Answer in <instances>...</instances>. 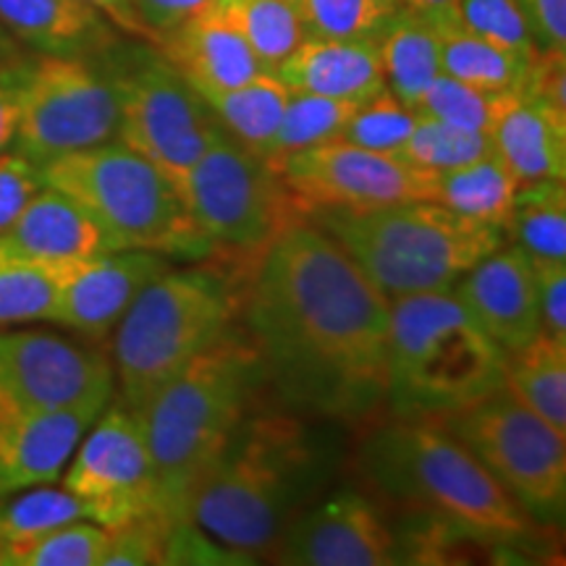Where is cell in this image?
I'll list each match as a JSON object with an SVG mask.
<instances>
[{"label": "cell", "instance_id": "1", "mask_svg": "<svg viewBox=\"0 0 566 566\" xmlns=\"http://www.w3.org/2000/svg\"><path fill=\"white\" fill-rule=\"evenodd\" d=\"M242 315L265 380L300 412L354 422L386 405L391 302L304 212L252 265Z\"/></svg>", "mask_w": 566, "mask_h": 566}, {"label": "cell", "instance_id": "2", "mask_svg": "<svg viewBox=\"0 0 566 566\" xmlns=\"http://www.w3.org/2000/svg\"><path fill=\"white\" fill-rule=\"evenodd\" d=\"M315 478V449L292 415L244 417L197 478L187 522L231 556L268 558Z\"/></svg>", "mask_w": 566, "mask_h": 566}, {"label": "cell", "instance_id": "3", "mask_svg": "<svg viewBox=\"0 0 566 566\" xmlns=\"http://www.w3.org/2000/svg\"><path fill=\"white\" fill-rule=\"evenodd\" d=\"M263 380L258 349L247 331L233 328L174 375L137 415L150 451L158 512L171 525L187 522L197 478L242 424Z\"/></svg>", "mask_w": 566, "mask_h": 566}, {"label": "cell", "instance_id": "4", "mask_svg": "<svg viewBox=\"0 0 566 566\" xmlns=\"http://www.w3.org/2000/svg\"><path fill=\"white\" fill-rule=\"evenodd\" d=\"M359 467L388 501L480 541H520L535 530L533 516L436 420L399 417L375 428Z\"/></svg>", "mask_w": 566, "mask_h": 566}, {"label": "cell", "instance_id": "5", "mask_svg": "<svg viewBox=\"0 0 566 566\" xmlns=\"http://www.w3.org/2000/svg\"><path fill=\"white\" fill-rule=\"evenodd\" d=\"M506 354L451 289L391 300L388 394L396 417L438 420L504 386Z\"/></svg>", "mask_w": 566, "mask_h": 566}, {"label": "cell", "instance_id": "6", "mask_svg": "<svg viewBox=\"0 0 566 566\" xmlns=\"http://www.w3.org/2000/svg\"><path fill=\"white\" fill-rule=\"evenodd\" d=\"M244 281L221 265L171 268L142 292L113 331L111 365L122 401L139 415L174 375L233 331Z\"/></svg>", "mask_w": 566, "mask_h": 566}, {"label": "cell", "instance_id": "7", "mask_svg": "<svg viewBox=\"0 0 566 566\" xmlns=\"http://www.w3.org/2000/svg\"><path fill=\"white\" fill-rule=\"evenodd\" d=\"M336 239L388 302L451 289L506 242L504 231L438 202H401L375 210H304Z\"/></svg>", "mask_w": 566, "mask_h": 566}, {"label": "cell", "instance_id": "8", "mask_svg": "<svg viewBox=\"0 0 566 566\" xmlns=\"http://www.w3.org/2000/svg\"><path fill=\"white\" fill-rule=\"evenodd\" d=\"M40 176L45 187L87 212L108 252L147 250L187 263L212 258L176 181L124 142L111 139L42 163Z\"/></svg>", "mask_w": 566, "mask_h": 566}, {"label": "cell", "instance_id": "9", "mask_svg": "<svg viewBox=\"0 0 566 566\" xmlns=\"http://www.w3.org/2000/svg\"><path fill=\"white\" fill-rule=\"evenodd\" d=\"M176 187L210 252L247 263L250 271L273 239L302 216L281 174L226 129Z\"/></svg>", "mask_w": 566, "mask_h": 566}, {"label": "cell", "instance_id": "10", "mask_svg": "<svg viewBox=\"0 0 566 566\" xmlns=\"http://www.w3.org/2000/svg\"><path fill=\"white\" fill-rule=\"evenodd\" d=\"M436 422L449 430L535 522L562 520L566 436L522 407L504 386Z\"/></svg>", "mask_w": 566, "mask_h": 566}, {"label": "cell", "instance_id": "11", "mask_svg": "<svg viewBox=\"0 0 566 566\" xmlns=\"http://www.w3.org/2000/svg\"><path fill=\"white\" fill-rule=\"evenodd\" d=\"M118 95L116 139L179 181L223 132L205 97L155 48L105 63Z\"/></svg>", "mask_w": 566, "mask_h": 566}, {"label": "cell", "instance_id": "12", "mask_svg": "<svg viewBox=\"0 0 566 566\" xmlns=\"http://www.w3.org/2000/svg\"><path fill=\"white\" fill-rule=\"evenodd\" d=\"M118 118V95L105 66L87 55H38L21 92L11 150L42 166L116 139Z\"/></svg>", "mask_w": 566, "mask_h": 566}, {"label": "cell", "instance_id": "13", "mask_svg": "<svg viewBox=\"0 0 566 566\" xmlns=\"http://www.w3.org/2000/svg\"><path fill=\"white\" fill-rule=\"evenodd\" d=\"M275 171L300 210H375L401 202H433L436 174L399 155L375 153L344 139L289 155Z\"/></svg>", "mask_w": 566, "mask_h": 566}, {"label": "cell", "instance_id": "14", "mask_svg": "<svg viewBox=\"0 0 566 566\" xmlns=\"http://www.w3.org/2000/svg\"><path fill=\"white\" fill-rule=\"evenodd\" d=\"M111 357L48 331H0V417L113 399Z\"/></svg>", "mask_w": 566, "mask_h": 566}, {"label": "cell", "instance_id": "15", "mask_svg": "<svg viewBox=\"0 0 566 566\" xmlns=\"http://www.w3.org/2000/svg\"><path fill=\"white\" fill-rule=\"evenodd\" d=\"M63 472V488L80 495L97 525L113 530L134 516L160 514L145 430L124 401L103 409Z\"/></svg>", "mask_w": 566, "mask_h": 566}, {"label": "cell", "instance_id": "16", "mask_svg": "<svg viewBox=\"0 0 566 566\" xmlns=\"http://www.w3.org/2000/svg\"><path fill=\"white\" fill-rule=\"evenodd\" d=\"M399 535L370 499L344 493L300 512L283 530L271 558L294 566L399 564Z\"/></svg>", "mask_w": 566, "mask_h": 566}, {"label": "cell", "instance_id": "17", "mask_svg": "<svg viewBox=\"0 0 566 566\" xmlns=\"http://www.w3.org/2000/svg\"><path fill=\"white\" fill-rule=\"evenodd\" d=\"M171 268V258L147 250L103 252L76 263L61 283L51 323L90 344L108 342L134 300Z\"/></svg>", "mask_w": 566, "mask_h": 566}, {"label": "cell", "instance_id": "18", "mask_svg": "<svg viewBox=\"0 0 566 566\" xmlns=\"http://www.w3.org/2000/svg\"><path fill=\"white\" fill-rule=\"evenodd\" d=\"M451 292L506 357L541 334L533 260L520 247L501 244L472 265Z\"/></svg>", "mask_w": 566, "mask_h": 566}, {"label": "cell", "instance_id": "19", "mask_svg": "<svg viewBox=\"0 0 566 566\" xmlns=\"http://www.w3.org/2000/svg\"><path fill=\"white\" fill-rule=\"evenodd\" d=\"M111 401L0 417V495L55 483Z\"/></svg>", "mask_w": 566, "mask_h": 566}, {"label": "cell", "instance_id": "20", "mask_svg": "<svg viewBox=\"0 0 566 566\" xmlns=\"http://www.w3.org/2000/svg\"><path fill=\"white\" fill-rule=\"evenodd\" d=\"M103 252L108 250L87 212L45 184L0 233V260L69 268Z\"/></svg>", "mask_w": 566, "mask_h": 566}, {"label": "cell", "instance_id": "21", "mask_svg": "<svg viewBox=\"0 0 566 566\" xmlns=\"http://www.w3.org/2000/svg\"><path fill=\"white\" fill-rule=\"evenodd\" d=\"M153 48L197 92L231 90L263 74V66L254 59L247 40L218 9V0L163 34Z\"/></svg>", "mask_w": 566, "mask_h": 566}, {"label": "cell", "instance_id": "22", "mask_svg": "<svg viewBox=\"0 0 566 566\" xmlns=\"http://www.w3.org/2000/svg\"><path fill=\"white\" fill-rule=\"evenodd\" d=\"M289 90L346 103H365L386 87L378 42L307 38L273 71Z\"/></svg>", "mask_w": 566, "mask_h": 566}, {"label": "cell", "instance_id": "23", "mask_svg": "<svg viewBox=\"0 0 566 566\" xmlns=\"http://www.w3.org/2000/svg\"><path fill=\"white\" fill-rule=\"evenodd\" d=\"M0 24L40 55H103L113 24L84 0H0Z\"/></svg>", "mask_w": 566, "mask_h": 566}, {"label": "cell", "instance_id": "24", "mask_svg": "<svg viewBox=\"0 0 566 566\" xmlns=\"http://www.w3.org/2000/svg\"><path fill=\"white\" fill-rule=\"evenodd\" d=\"M493 150L516 184L566 176V116L520 95L493 129Z\"/></svg>", "mask_w": 566, "mask_h": 566}, {"label": "cell", "instance_id": "25", "mask_svg": "<svg viewBox=\"0 0 566 566\" xmlns=\"http://www.w3.org/2000/svg\"><path fill=\"white\" fill-rule=\"evenodd\" d=\"M375 42L386 87L409 108H417L424 90L443 74L438 27L420 13L399 9Z\"/></svg>", "mask_w": 566, "mask_h": 566}, {"label": "cell", "instance_id": "26", "mask_svg": "<svg viewBox=\"0 0 566 566\" xmlns=\"http://www.w3.org/2000/svg\"><path fill=\"white\" fill-rule=\"evenodd\" d=\"M504 388L566 436V344L537 334L525 349L509 354L504 365Z\"/></svg>", "mask_w": 566, "mask_h": 566}, {"label": "cell", "instance_id": "27", "mask_svg": "<svg viewBox=\"0 0 566 566\" xmlns=\"http://www.w3.org/2000/svg\"><path fill=\"white\" fill-rule=\"evenodd\" d=\"M200 95L233 139H239L252 153H258L260 158H265L292 90L275 74L263 71V74L239 84V87L210 90L200 92Z\"/></svg>", "mask_w": 566, "mask_h": 566}, {"label": "cell", "instance_id": "28", "mask_svg": "<svg viewBox=\"0 0 566 566\" xmlns=\"http://www.w3.org/2000/svg\"><path fill=\"white\" fill-rule=\"evenodd\" d=\"M520 184L499 155L488 153L475 163L436 174V200L470 221L504 231Z\"/></svg>", "mask_w": 566, "mask_h": 566}, {"label": "cell", "instance_id": "29", "mask_svg": "<svg viewBox=\"0 0 566 566\" xmlns=\"http://www.w3.org/2000/svg\"><path fill=\"white\" fill-rule=\"evenodd\" d=\"M441 34V71L454 80L488 92H522L525 90L533 59L520 55L491 40L449 24L438 27Z\"/></svg>", "mask_w": 566, "mask_h": 566}, {"label": "cell", "instance_id": "30", "mask_svg": "<svg viewBox=\"0 0 566 566\" xmlns=\"http://www.w3.org/2000/svg\"><path fill=\"white\" fill-rule=\"evenodd\" d=\"M504 239H512L530 260H566L564 179L522 184L504 223Z\"/></svg>", "mask_w": 566, "mask_h": 566}, {"label": "cell", "instance_id": "31", "mask_svg": "<svg viewBox=\"0 0 566 566\" xmlns=\"http://www.w3.org/2000/svg\"><path fill=\"white\" fill-rule=\"evenodd\" d=\"M218 9L237 27L268 74L307 40L292 0H218Z\"/></svg>", "mask_w": 566, "mask_h": 566}, {"label": "cell", "instance_id": "32", "mask_svg": "<svg viewBox=\"0 0 566 566\" xmlns=\"http://www.w3.org/2000/svg\"><path fill=\"white\" fill-rule=\"evenodd\" d=\"M76 520H90V506L66 488L34 485L0 495V551L32 541Z\"/></svg>", "mask_w": 566, "mask_h": 566}, {"label": "cell", "instance_id": "33", "mask_svg": "<svg viewBox=\"0 0 566 566\" xmlns=\"http://www.w3.org/2000/svg\"><path fill=\"white\" fill-rule=\"evenodd\" d=\"M354 108H357V103L334 101V97L292 90L286 108H283L279 129H275L271 147L265 153V160L273 168H279L289 155L323 145L328 139H336L338 132L344 129V124L349 122Z\"/></svg>", "mask_w": 566, "mask_h": 566}, {"label": "cell", "instance_id": "34", "mask_svg": "<svg viewBox=\"0 0 566 566\" xmlns=\"http://www.w3.org/2000/svg\"><path fill=\"white\" fill-rule=\"evenodd\" d=\"M520 95L522 92H488L459 82L449 74H441L424 90L415 111L420 116H430L443 124L457 126V129L493 137V129L499 126L501 116Z\"/></svg>", "mask_w": 566, "mask_h": 566}, {"label": "cell", "instance_id": "35", "mask_svg": "<svg viewBox=\"0 0 566 566\" xmlns=\"http://www.w3.org/2000/svg\"><path fill=\"white\" fill-rule=\"evenodd\" d=\"M69 268H48L0 260V331L30 323H51Z\"/></svg>", "mask_w": 566, "mask_h": 566}, {"label": "cell", "instance_id": "36", "mask_svg": "<svg viewBox=\"0 0 566 566\" xmlns=\"http://www.w3.org/2000/svg\"><path fill=\"white\" fill-rule=\"evenodd\" d=\"M111 530L76 520L0 551V566H101Z\"/></svg>", "mask_w": 566, "mask_h": 566}, {"label": "cell", "instance_id": "37", "mask_svg": "<svg viewBox=\"0 0 566 566\" xmlns=\"http://www.w3.org/2000/svg\"><path fill=\"white\" fill-rule=\"evenodd\" d=\"M304 34L317 40L378 38L401 9L399 0H292Z\"/></svg>", "mask_w": 566, "mask_h": 566}, {"label": "cell", "instance_id": "38", "mask_svg": "<svg viewBox=\"0 0 566 566\" xmlns=\"http://www.w3.org/2000/svg\"><path fill=\"white\" fill-rule=\"evenodd\" d=\"M488 153H493V137H488V134L464 132L438 122V118L420 116L405 147L396 155L412 163L415 168H422V171L443 174L451 168L467 166V163H475Z\"/></svg>", "mask_w": 566, "mask_h": 566}, {"label": "cell", "instance_id": "39", "mask_svg": "<svg viewBox=\"0 0 566 566\" xmlns=\"http://www.w3.org/2000/svg\"><path fill=\"white\" fill-rule=\"evenodd\" d=\"M417 118H420V113L409 108L391 90L384 87L370 101L359 103L354 108L349 122L344 124L336 139L352 142V145L365 147V150L396 155L412 134Z\"/></svg>", "mask_w": 566, "mask_h": 566}, {"label": "cell", "instance_id": "40", "mask_svg": "<svg viewBox=\"0 0 566 566\" xmlns=\"http://www.w3.org/2000/svg\"><path fill=\"white\" fill-rule=\"evenodd\" d=\"M457 27L527 59L537 55L520 0H457Z\"/></svg>", "mask_w": 566, "mask_h": 566}, {"label": "cell", "instance_id": "41", "mask_svg": "<svg viewBox=\"0 0 566 566\" xmlns=\"http://www.w3.org/2000/svg\"><path fill=\"white\" fill-rule=\"evenodd\" d=\"M171 522L160 514H142L113 527L101 566H150L166 564Z\"/></svg>", "mask_w": 566, "mask_h": 566}, {"label": "cell", "instance_id": "42", "mask_svg": "<svg viewBox=\"0 0 566 566\" xmlns=\"http://www.w3.org/2000/svg\"><path fill=\"white\" fill-rule=\"evenodd\" d=\"M42 189L38 163L21 158L13 150L0 155V233L17 221L24 205Z\"/></svg>", "mask_w": 566, "mask_h": 566}, {"label": "cell", "instance_id": "43", "mask_svg": "<svg viewBox=\"0 0 566 566\" xmlns=\"http://www.w3.org/2000/svg\"><path fill=\"white\" fill-rule=\"evenodd\" d=\"M541 334L566 344V260H533Z\"/></svg>", "mask_w": 566, "mask_h": 566}, {"label": "cell", "instance_id": "44", "mask_svg": "<svg viewBox=\"0 0 566 566\" xmlns=\"http://www.w3.org/2000/svg\"><path fill=\"white\" fill-rule=\"evenodd\" d=\"M537 53H566V0H520Z\"/></svg>", "mask_w": 566, "mask_h": 566}, {"label": "cell", "instance_id": "45", "mask_svg": "<svg viewBox=\"0 0 566 566\" xmlns=\"http://www.w3.org/2000/svg\"><path fill=\"white\" fill-rule=\"evenodd\" d=\"M32 59H3L0 61V155L9 153L17 137L21 92H24L27 74Z\"/></svg>", "mask_w": 566, "mask_h": 566}, {"label": "cell", "instance_id": "46", "mask_svg": "<svg viewBox=\"0 0 566 566\" xmlns=\"http://www.w3.org/2000/svg\"><path fill=\"white\" fill-rule=\"evenodd\" d=\"M212 3L216 0H134V9H137L142 27L147 30L150 45H158L163 34L176 30L181 21L192 19L195 13L205 11Z\"/></svg>", "mask_w": 566, "mask_h": 566}, {"label": "cell", "instance_id": "47", "mask_svg": "<svg viewBox=\"0 0 566 566\" xmlns=\"http://www.w3.org/2000/svg\"><path fill=\"white\" fill-rule=\"evenodd\" d=\"M84 3H90L95 11H101L116 30L132 34V38L137 40L150 42L147 30L142 27V21L137 17V9H134V0H84Z\"/></svg>", "mask_w": 566, "mask_h": 566}, {"label": "cell", "instance_id": "48", "mask_svg": "<svg viewBox=\"0 0 566 566\" xmlns=\"http://www.w3.org/2000/svg\"><path fill=\"white\" fill-rule=\"evenodd\" d=\"M401 9L420 13L422 19L433 21L436 27L457 24V0H399Z\"/></svg>", "mask_w": 566, "mask_h": 566}]
</instances>
